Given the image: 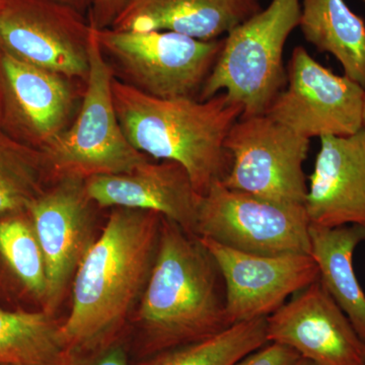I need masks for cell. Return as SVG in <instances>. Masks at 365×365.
I'll use <instances>...</instances> for the list:
<instances>
[{
  "mask_svg": "<svg viewBox=\"0 0 365 365\" xmlns=\"http://www.w3.org/2000/svg\"><path fill=\"white\" fill-rule=\"evenodd\" d=\"M162 220L155 211H112L74 275L71 313L61 324L68 349L114 343L148 283Z\"/></svg>",
  "mask_w": 365,
  "mask_h": 365,
  "instance_id": "obj_1",
  "label": "cell"
},
{
  "mask_svg": "<svg viewBox=\"0 0 365 365\" xmlns=\"http://www.w3.org/2000/svg\"><path fill=\"white\" fill-rule=\"evenodd\" d=\"M137 322L148 356L207 339L232 326L215 259L198 237L163 216Z\"/></svg>",
  "mask_w": 365,
  "mask_h": 365,
  "instance_id": "obj_2",
  "label": "cell"
},
{
  "mask_svg": "<svg viewBox=\"0 0 365 365\" xmlns=\"http://www.w3.org/2000/svg\"><path fill=\"white\" fill-rule=\"evenodd\" d=\"M112 88L120 124L136 150L180 163L200 195L225 176V140L242 110L225 93L208 100L162 98L116 78Z\"/></svg>",
  "mask_w": 365,
  "mask_h": 365,
  "instance_id": "obj_3",
  "label": "cell"
},
{
  "mask_svg": "<svg viewBox=\"0 0 365 365\" xmlns=\"http://www.w3.org/2000/svg\"><path fill=\"white\" fill-rule=\"evenodd\" d=\"M300 14V0H272L230 31L198 98L225 93L242 108L241 117L265 114L287 85L283 52Z\"/></svg>",
  "mask_w": 365,
  "mask_h": 365,
  "instance_id": "obj_4",
  "label": "cell"
},
{
  "mask_svg": "<svg viewBox=\"0 0 365 365\" xmlns=\"http://www.w3.org/2000/svg\"><path fill=\"white\" fill-rule=\"evenodd\" d=\"M113 81L114 72L93 29L81 108L66 130L41 150L53 179L122 174L148 160L124 134L113 98Z\"/></svg>",
  "mask_w": 365,
  "mask_h": 365,
  "instance_id": "obj_5",
  "label": "cell"
},
{
  "mask_svg": "<svg viewBox=\"0 0 365 365\" xmlns=\"http://www.w3.org/2000/svg\"><path fill=\"white\" fill-rule=\"evenodd\" d=\"M96 35L105 56L127 79L124 83L162 98L199 96L223 44V40L194 39L170 31L107 28L96 29Z\"/></svg>",
  "mask_w": 365,
  "mask_h": 365,
  "instance_id": "obj_6",
  "label": "cell"
},
{
  "mask_svg": "<svg viewBox=\"0 0 365 365\" xmlns=\"http://www.w3.org/2000/svg\"><path fill=\"white\" fill-rule=\"evenodd\" d=\"M195 237L263 256L311 255L304 205H287L227 188L222 181L200 196Z\"/></svg>",
  "mask_w": 365,
  "mask_h": 365,
  "instance_id": "obj_7",
  "label": "cell"
},
{
  "mask_svg": "<svg viewBox=\"0 0 365 365\" xmlns=\"http://www.w3.org/2000/svg\"><path fill=\"white\" fill-rule=\"evenodd\" d=\"M311 139L267 115L241 117L225 140L230 168L220 181L227 188L287 205H304V170Z\"/></svg>",
  "mask_w": 365,
  "mask_h": 365,
  "instance_id": "obj_8",
  "label": "cell"
},
{
  "mask_svg": "<svg viewBox=\"0 0 365 365\" xmlns=\"http://www.w3.org/2000/svg\"><path fill=\"white\" fill-rule=\"evenodd\" d=\"M287 85L265 115L304 138L352 135L362 129L365 88L337 76L302 46L288 63Z\"/></svg>",
  "mask_w": 365,
  "mask_h": 365,
  "instance_id": "obj_9",
  "label": "cell"
},
{
  "mask_svg": "<svg viewBox=\"0 0 365 365\" xmlns=\"http://www.w3.org/2000/svg\"><path fill=\"white\" fill-rule=\"evenodd\" d=\"M93 29L52 0H0V51L71 79L86 81Z\"/></svg>",
  "mask_w": 365,
  "mask_h": 365,
  "instance_id": "obj_10",
  "label": "cell"
},
{
  "mask_svg": "<svg viewBox=\"0 0 365 365\" xmlns=\"http://www.w3.org/2000/svg\"><path fill=\"white\" fill-rule=\"evenodd\" d=\"M93 202L86 180H55L26 209L44 255L47 271L45 311L54 314L78 266L96 241Z\"/></svg>",
  "mask_w": 365,
  "mask_h": 365,
  "instance_id": "obj_11",
  "label": "cell"
},
{
  "mask_svg": "<svg viewBox=\"0 0 365 365\" xmlns=\"http://www.w3.org/2000/svg\"><path fill=\"white\" fill-rule=\"evenodd\" d=\"M198 239L222 274L230 325L267 318L290 295L319 279L312 255L263 256L228 248L206 237Z\"/></svg>",
  "mask_w": 365,
  "mask_h": 365,
  "instance_id": "obj_12",
  "label": "cell"
},
{
  "mask_svg": "<svg viewBox=\"0 0 365 365\" xmlns=\"http://www.w3.org/2000/svg\"><path fill=\"white\" fill-rule=\"evenodd\" d=\"M72 81L0 51V126L42 150L72 122Z\"/></svg>",
  "mask_w": 365,
  "mask_h": 365,
  "instance_id": "obj_13",
  "label": "cell"
},
{
  "mask_svg": "<svg viewBox=\"0 0 365 365\" xmlns=\"http://www.w3.org/2000/svg\"><path fill=\"white\" fill-rule=\"evenodd\" d=\"M268 342L317 365H365V342L319 279L266 318Z\"/></svg>",
  "mask_w": 365,
  "mask_h": 365,
  "instance_id": "obj_14",
  "label": "cell"
},
{
  "mask_svg": "<svg viewBox=\"0 0 365 365\" xmlns=\"http://www.w3.org/2000/svg\"><path fill=\"white\" fill-rule=\"evenodd\" d=\"M86 190L100 207L155 211L195 237L201 195L180 163L148 160L131 172L88 178Z\"/></svg>",
  "mask_w": 365,
  "mask_h": 365,
  "instance_id": "obj_15",
  "label": "cell"
},
{
  "mask_svg": "<svg viewBox=\"0 0 365 365\" xmlns=\"http://www.w3.org/2000/svg\"><path fill=\"white\" fill-rule=\"evenodd\" d=\"M319 140L304 202L309 225L365 227V131Z\"/></svg>",
  "mask_w": 365,
  "mask_h": 365,
  "instance_id": "obj_16",
  "label": "cell"
},
{
  "mask_svg": "<svg viewBox=\"0 0 365 365\" xmlns=\"http://www.w3.org/2000/svg\"><path fill=\"white\" fill-rule=\"evenodd\" d=\"M260 9L259 0H129L110 28L128 32L170 31L213 41Z\"/></svg>",
  "mask_w": 365,
  "mask_h": 365,
  "instance_id": "obj_17",
  "label": "cell"
},
{
  "mask_svg": "<svg viewBox=\"0 0 365 365\" xmlns=\"http://www.w3.org/2000/svg\"><path fill=\"white\" fill-rule=\"evenodd\" d=\"M309 239L319 280L365 342V294L353 268V253L365 241V227L309 225Z\"/></svg>",
  "mask_w": 365,
  "mask_h": 365,
  "instance_id": "obj_18",
  "label": "cell"
},
{
  "mask_svg": "<svg viewBox=\"0 0 365 365\" xmlns=\"http://www.w3.org/2000/svg\"><path fill=\"white\" fill-rule=\"evenodd\" d=\"M299 26L307 42L333 55L344 76L365 88V24L345 0H302Z\"/></svg>",
  "mask_w": 365,
  "mask_h": 365,
  "instance_id": "obj_19",
  "label": "cell"
},
{
  "mask_svg": "<svg viewBox=\"0 0 365 365\" xmlns=\"http://www.w3.org/2000/svg\"><path fill=\"white\" fill-rule=\"evenodd\" d=\"M67 350L54 314L0 307V365H55Z\"/></svg>",
  "mask_w": 365,
  "mask_h": 365,
  "instance_id": "obj_20",
  "label": "cell"
},
{
  "mask_svg": "<svg viewBox=\"0 0 365 365\" xmlns=\"http://www.w3.org/2000/svg\"><path fill=\"white\" fill-rule=\"evenodd\" d=\"M52 178L42 151L0 126V216L26 212Z\"/></svg>",
  "mask_w": 365,
  "mask_h": 365,
  "instance_id": "obj_21",
  "label": "cell"
},
{
  "mask_svg": "<svg viewBox=\"0 0 365 365\" xmlns=\"http://www.w3.org/2000/svg\"><path fill=\"white\" fill-rule=\"evenodd\" d=\"M267 343L266 318L252 319L207 339L158 353L143 365H234Z\"/></svg>",
  "mask_w": 365,
  "mask_h": 365,
  "instance_id": "obj_22",
  "label": "cell"
},
{
  "mask_svg": "<svg viewBox=\"0 0 365 365\" xmlns=\"http://www.w3.org/2000/svg\"><path fill=\"white\" fill-rule=\"evenodd\" d=\"M4 216L0 220V256L21 284L43 302L47 271L33 223L26 212Z\"/></svg>",
  "mask_w": 365,
  "mask_h": 365,
  "instance_id": "obj_23",
  "label": "cell"
},
{
  "mask_svg": "<svg viewBox=\"0 0 365 365\" xmlns=\"http://www.w3.org/2000/svg\"><path fill=\"white\" fill-rule=\"evenodd\" d=\"M55 365H129L121 346L111 344L95 350L68 349Z\"/></svg>",
  "mask_w": 365,
  "mask_h": 365,
  "instance_id": "obj_24",
  "label": "cell"
},
{
  "mask_svg": "<svg viewBox=\"0 0 365 365\" xmlns=\"http://www.w3.org/2000/svg\"><path fill=\"white\" fill-rule=\"evenodd\" d=\"M300 355L280 343L269 342L234 365H294Z\"/></svg>",
  "mask_w": 365,
  "mask_h": 365,
  "instance_id": "obj_25",
  "label": "cell"
},
{
  "mask_svg": "<svg viewBox=\"0 0 365 365\" xmlns=\"http://www.w3.org/2000/svg\"><path fill=\"white\" fill-rule=\"evenodd\" d=\"M129 0H91L90 23L98 30L110 28Z\"/></svg>",
  "mask_w": 365,
  "mask_h": 365,
  "instance_id": "obj_26",
  "label": "cell"
},
{
  "mask_svg": "<svg viewBox=\"0 0 365 365\" xmlns=\"http://www.w3.org/2000/svg\"><path fill=\"white\" fill-rule=\"evenodd\" d=\"M52 1L58 2V4H63V6L72 7L76 9L79 13L85 11L86 7H91V0H52Z\"/></svg>",
  "mask_w": 365,
  "mask_h": 365,
  "instance_id": "obj_27",
  "label": "cell"
},
{
  "mask_svg": "<svg viewBox=\"0 0 365 365\" xmlns=\"http://www.w3.org/2000/svg\"><path fill=\"white\" fill-rule=\"evenodd\" d=\"M294 365H317L312 360L304 359V357H299L297 361Z\"/></svg>",
  "mask_w": 365,
  "mask_h": 365,
  "instance_id": "obj_28",
  "label": "cell"
},
{
  "mask_svg": "<svg viewBox=\"0 0 365 365\" xmlns=\"http://www.w3.org/2000/svg\"><path fill=\"white\" fill-rule=\"evenodd\" d=\"M362 129L365 131V102L364 106V113H362Z\"/></svg>",
  "mask_w": 365,
  "mask_h": 365,
  "instance_id": "obj_29",
  "label": "cell"
},
{
  "mask_svg": "<svg viewBox=\"0 0 365 365\" xmlns=\"http://www.w3.org/2000/svg\"><path fill=\"white\" fill-rule=\"evenodd\" d=\"M362 1H364V4H365V0H362Z\"/></svg>",
  "mask_w": 365,
  "mask_h": 365,
  "instance_id": "obj_30",
  "label": "cell"
}]
</instances>
